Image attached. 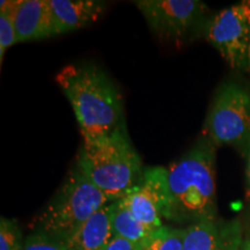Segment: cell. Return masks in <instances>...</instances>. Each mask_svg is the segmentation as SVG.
<instances>
[{
	"label": "cell",
	"mask_w": 250,
	"mask_h": 250,
	"mask_svg": "<svg viewBox=\"0 0 250 250\" xmlns=\"http://www.w3.org/2000/svg\"><path fill=\"white\" fill-rule=\"evenodd\" d=\"M242 250H250V239H247L245 242H243Z\"/></svg>",
	"instance_id": "20"
},
{
	"label": "cell",
	"mask_w": 250,
	"mask_h": 250,
	"mask_svg": "<svg viewBox=\"0 0 250 250\" xmlns=\"http://www.w3.org/2000/svg\"><path fill=\"white\" fill-rule=\"evenodd\" d=\"M23 250H66V246L48 234L34 230L24 239Z\"/></svg>",
	"instance_id": "17"
},
{
	"label": "cell",
	"mask_w": 250,
	"mask_h": 250,
	"mask_svg": "<svg viewBox=\"0 0 250 250\" xmlns=\"http://www.w3.org/2000/svg\"><path fill=\"white\" fill-rule=\"evenodd\" d=\"M153 34L161 40L183 41L195 33L208 8L198 0H138L134 1Z\"/></svg>",
	"instance_id": "6"
},
{
	"label": "cell",
	"mask_w": 250,
	"mask_h": 250,
	"mask_svg": "<svg viewBox=\"0 0 250 250\" xmlns=\"http://www.w3.org/2000/svg\"><path fill=\"white\" fill-rule=\"evenodd\" d=\"M203 133L214 146H232L245 155L250 148L249 90L236 83H226L219 87Z\"/></svg>",
	"instance_id": "5"
},
{
	"label": "cell",
	"mask_w": 250,
	"mask_h": 250,
	"mask_svg": "<svg viewBox=\"0 0 250 250\" xmlns=\"http://www.w3.org/2000/svg\"><path fill=\"white\" fill-rule=\"evenodd\" d=\"M76 166L111 203L138 186L145 170L125 124L107 138L83 144Z\"/></svg>",
	"instance_id": "3"
},
{
	"label": "cell",
	"mask_w": 250,
	"mask_h": 250,
	"mask_svg": "<svg viewBox=\"0 0 250 250\" xmlns=\"http://www.w3.org/2000/svg\"><path fill=\"white\" fill-rule=\"evenodd\" d=\"M56 81L73 108L83 144L107 138L125 124L120 90L101 68L71 64L58 72Z\"/></svg>",
	"instance_id": "1"
},
{
	"label": "cell",
	"mask_w": 250,
	"mask_h": 250,
	"mask_svg": "<svg viewBox=\"0 0 250 250\" xmlns=\"http://www.w3.org/2000/svg\"><path fill=\"white\" fill-rule=\"evenodd\" d=\"M121 201L151 232L164 226L162 218L168 220L170 205L167 168H145L142 182Z\"/></svg>",
	"instance_id": "8"
},
{
	"label": "cell",
	"mask_w": 250,
	"mask_h": 250,
	"mask_svg": "<svg viewBox=\"0 0 250 250\" xmlns=\"http://www.w3.org/2000/svg\"><path fill=\"white\" fill-rule=\"evenodd\" d=\"M105 250H140L139 246L133 245L130 241L122 239V237L114 236L112 237L111 242L109 243Z\"/></svg>",
	"instance_id": "18"
},
{
	"label": "cell",
	"mask_w": 250,
	"mask_h": 250,
	"mask_svg": "<svg viewBox=\"0 0 250 250\" xmlns=\"http://www.w3.org/2000/svg\"><path fill=\"white\" fill-rule=\"evenodd\" d=\"M24 240L17 221L7 218L0 220V250H23Z\"/></svg>",
	"instance_id": "16"
},
{
	"label": "cell",
	"mask_w": 250,
	"mask_h": 250,
	"mask_svg": "<svg viewBox=\"0 0 250 250\" xmlns=\"http://www.w3.org/2000/svg\"><path fill=\"white\" fill-rule=\"evenodd\" d=\"M248 229H249V237H248V239H250V215H249V228H248Z\"/></svg>",
	"instance_id": "22"
},
{
	"label": "cell",
	"mask_w": 250,
	"mask_h": 250,
	"mask_svg": "<svg viewBox=\"0 0 250 250\" xmlns=\"http://www.w3.org/2000/svg\"><path fill=\"white\" fill-rule=\"evenodd\" d=\"M110 204L95 212L79 229L65 242L66 250H105L111 242Z\"/></svg>",
	"instance_id": "12"
},
{
	"label": "cell",
	"mask_w": 250,
	"mask_h": 250,
	"mask_svg": "<svg viewBox=\"0 0 250 250\" xmlns=\"http://www.w3.org/2000/svg\"><path fill=\"white\" fill-rule=\"evenodd\" d=\"M168 170L169 214L176 223L217 219L215 146L202 138Z\"/></svg>",
	"instance_id": "2"
},
{
	"label": "cell",
	"mask_w": 250,
	"mask_h": 250,
	"mask_svg": "<svg viewBox=\"0 0 250 250\" xmlns=\"http://www.w3.org/2000/svg\"><path fill=\"white\" fill-rule=\"evenodd\" d=\"M208 41L234 70L248 68L250 1L223 9L208 24Z\"/></svg>",
	"instance_id": "7"
},
{
	"label": "cell",
	"mask_w": 250,
	"mask_h": 250,
	"mask_svg": "<svg viewBox=\"0 0 250 250\" xmlns=\"http://www.w3.org/2000/svg\"><path fill=\"white\" fill-rule=\"evenodd\" d=\"M247 71L250 73V44H249V54H248V68H247Z\"/></svg>",
	"instance_id": "21"
},
{
	"label": "cell",
	"mask_w": 250,
	"mask_h": 250,
	"mask_svg": "<svg viewBox=\"0 0 250 250\" xmlns=\"http://www.w3.org/2000/svg\"><path fill=\"white\" fill-rule=\"evenodd\" d=\"M186 228L161 226L153 230L139 246L140 250H183Z\"/></svg>",
	"instance_id": "14"
},
{
	"label": "cell",
	"mask_w": 250,
	"mask_h": 250,
	"mask_svg": "<svg viewBox=\"0 0 250 250\" xmlns=\"http://www.w3.org/2000/svg\"><path fill=\"white\" fill-rule=\"evenodd\" d=\"M111 203L74 167L52 196L48 204L34 220V230H40L66 242L92 215Z\"/></svg>",
	"instance_id": "4"
},
{
	"label": "cell",
	"mask_w": 250,
	"mask_h": 250,
	"mask_svg": "<svg viewBox=\"0 0 250 250\" xmlns=\"http://www.w3.org/2000/svg\"><path fill=\"white\" fill-rule=\"evenodd\" d=\"M55 20L56 35L81 29L99 20L105 9L96 0H49Z\"/></svg>",
	"instance_id": "11"
},
{
	"label": "cell",
	"mask_w": 250,
	"mask_h": 250,
	"mask_svg": "<svg viewBox=\"0 0 250 250\" xmlns=\"http://www.w3.org/2000/svg\"><path fill=\"white\" fill-rule=\"evenodd\" d=\"M14 18L17 43L56 35L54 13L49 0H17Z\"/></svg>",
	"instance_id": "10"
},
{
	"label": "cell",
	"mask_w": 250,
	"mask_h": 250,
	"mask_svg": "<svg viewBox=\"0 0 250 250\" xmlns=\"http://www.w3.org/2000/svg\"><path fill=\"white\" fill-rule=\"evenodd\" d=\"M239 220H202L186 228L183 250H242Z\"/></svg>",
	"instance_id": "9"
},
{
	"label": "cell",
	"mask_w": 250,
	"mask_h": 250,
	"mask_svg": "<svg viewBox=\"0 0 250 250\" xmlns=\"http://www.w3.org/2000/svg\"><path fill=\"white\" fill-rule=\"evenodd\" d=\"M15 1L17 0H2L0 2V62L4 61L7 49L17 43Z\"/></svg>",
	"instance_id": "15"
},
{
	"label": "cell",
	"mask_w": 250,
	"mask_h": 250,
	"mask_svg": "<svg viewBox=\"0 0 250 250\" xmlns=\"http://www.w3.org/2000/svg\"><path fill=\"white\" fill-rule=\"evenodd\" d=\"M110 218L114 236L122 237L133 245L140 246L151 233L121 199L110 204Z\"/></svg>",
	"instance_id": "13"
},
{
	"label": "cell",
	"mask_w": 250,
	"mask_h": 250,
	"mask_svg": "<svg viewBox=\"0 0 250 250\" xmlns=\"http://www.w3.org/2000/svg\"><path fill=\"white\" fill-rule=\"evenodd\" d=\"M246 158V186H247V192L246 195L250 199V148L247 151L245 154Z\"/></svg>",
	"instance_id": "19"
}]
</instances>
